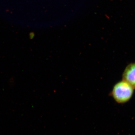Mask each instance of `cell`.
Instances as JSON below:
<instances>
[{"mask_svg":"<svg viewBox=\"0 0 135 135\" xmlns=\"http://www.w3.org/2000/svg\"><path fill=\"white\" fill-rule=\"evenodd\" d=\"M134 90L128 83L122 79L114 85L111 92V95L118 103L125 104L132 98Z\"/></svg>","mask_w":135,"mask_h":135,"instance_id":"cell-1","label":"cell"},{"mask_svg":"<svg viewBox=\"0 0 135 135\" xmlns=\"http://www.w3.org/2000/svg\"><path fill=\"white\" fill-rule=\"evenodd\" d=\"M122 79L126 81L135 89V62L129 64L123 71Z\"/></svg>","mask_w":135,"mask_h":135,"instance_id":"cell-2","label":"cell"}]
</instances>
